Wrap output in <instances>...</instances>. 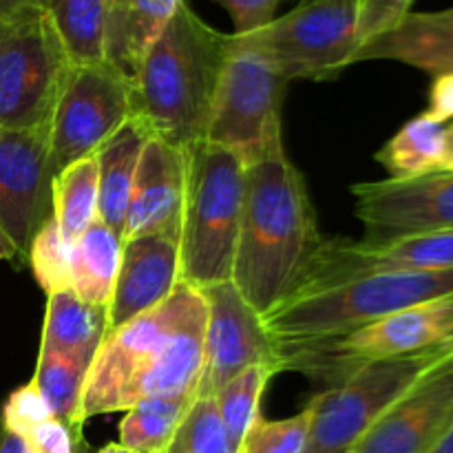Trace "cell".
Listing matches in <instances>:
<instances>
[{"instance_id": "1", "label": "cell", "mask_w": 453, "mask_h": 453, "mask_svg": "<svg viewBox=\"0 0 453 453\" xmlns=\"http://www.w3.org/2000/svg\"><path fill=\"white\" fill-rule=\"evenodd\" d=\"M206 301L180 283L164 303L111 332L82 394L80 418L131 410L144 398L197 396L203 363Z\"/></svg>"}, {"instance_id": "2", "label": "cell", "mask_w": 453, "mask_h": 453, "mask_svg": "<svg viewBox=\"0 0 453 453\" xmlns=\"http://www.w3.org/2000/svg\"><path fill=\"white\" fill-rule=\"evenodd\" d=\"M321 242L308 186L286 150L246 164L233 283L261 317L296 290Z\"/></svg>"}, {"instance_id": "3", "label": "cell", "mask_w": 453, "mask_h": 453, "mask_svg": "<svg viewBox=\"0 0 453 453\" xmlns=\"http://www.w3.org/2000/svg\"><path fill=\"white\" fill-rule=\"evenodd\" d=\"M228 56L230 34L181 0L133 78L131 118L180 149L203 142Z\"/></svg>"}, {"instance_id": "4", "label": "cell", "mask_w": 453, "mask_h": 453, "mask_svg": "<svg viewBox=\"0 0 453 453\" xmlns=\"http://www.w3.org/2000/svg\"><path fill=\"white\" fill-rule=\"evenodd\" d=\"M453 292V270L372 273L288 296L264 317L273 345L345 334Z\"/></svg>"}, {"instance_id": "5", "label": "cell", "mask_w": 453, "mask_h": 453, "mask_svg": "<svg viewBox=\"0 0 453 453\" xmlns=\"http://www.w3.org/2000/svg\"><path fill=\"white\" fill-rule=\"evenodd\" d=\"M246 164L233 150L199 142L186 149L181 283L203 290L233 281Z\"/></svg>"}, {"instance_id": "6", "label": "cell", "mask_w": 453, "mask_h": 453, "mask_svg": "<svg viewBox=\"0 0 453 453\" xmlns=\"http://www.w3.org/2000/svg\"><path fill=\"white\" fill-rule=\"evenodd\" d=\"M447 341H453V292L345 334L277 345L274 354L281 372H299L332 388L363 363L420 352Z\"/></svg>"}, {"instance_id": "7", "label": "cell", "mask_w": 453, "mask_h": 453, "mask_svg": "<svg viewBox=\"0 0 453 453\" xmlns=\"http://www.w3.org/2000/svg\"><path fill=\"white\" fill-rule=\"evenodd\" d=\"M451 349L453 341H447L420 352L374 358L319 392L308 403L312 423L305 453H352L372 425Z\"/></svg>"}, {"instance_id": "8", "label": "cell", "mask_w": 453, "mask_h": 453, "mask_svg": "<svg viewBox=\"0 0 453 453\" xmlns=\"http://www.w3.org/2000/svg\"><path fill=\"white\" fill-rule=\"evenodd\" d=\"M237 47L264 58L288 82L334 80L354 65L358 38V0H303L250 34H230Z\"/></svg>"}, {"instance_id": "9", "label": "cell", "mask_w": 453, "mask_h": 453, "mask_svg": "<svg viewBox=\"0 0 453 453\" xmlns=\"http://www.w3.org/2000/svg\"><path fill=\"white\" fill-rule=\"evenodd\" d=\"M71 62L44 4L7 20L0 34V128H47Z\"/></svg>"}, {"instance_id": "10", "label": "cell", "mask_w": 453, "mask_h": 453, "mask_svg": "<svg viewBox=\"0 0 453 453\" xmlns=\"http://www.w3.org/2000/svg\"><path fill=\"white\" fill-rule=\"evenodd\" d=\"M288 84L264 58L237 47L230 35V56L203 142L233 150L243 164L283 150L281 102Z\"/></svg>"}, {"instance_id": "11", "label": "cell", "mask_w": 453, "mask_h": 453, "mask_svg": "<svg viewBox=\"0 0 453 453\" xmlns=\"http://www.w3.org/2000/svg\"><path fill=\"white\" fill-rule=\"evenodd\" d=\"M133 82L106 62L71 66L49 122L51 177L93 157L131 119Z\"/></svg>"}, {"instance_id": "12", "label": "cell", "mask_w": 453, "mask_h": 453, "mask_svg": "<svg viewBox=\"0 0 453 453\" xmlns=\"http://www.w3.org/2000/svg\"><path fill=\"white\" fill-rule=\"evenodd\" d=\"M199 292L206 301V332L202 376L195 398H212L248 367H279L264 317L243 299L233 281L215 283Z\"/></svg>"}, {"instance_id": "13", "label": "cell", "mask_w": 453, "mask_h": 453, "mask_svg": "<svg viewBox=\"0 0 453 453\" xmlns=\"http://www.w3.org/2000/svg\"><path fill=\"white\" fill-rule=\"evenodd\" d=\"M429 270H453V230L405 234L385 242L323 239L295 292L330 286L372 273Z\"/></svg>"}, {"instance_id": "14", "label": "cell", "mask_w": 453, "mask_h": 453, "mask_svg": "<svg viewBox=\"0 0 453 453\" xmlns=\"http://www.w3.org/2000/svg\"><path fill=\"white\" fill-rule=\"evenodd\" d=\"M365 242L453 230V173L434 171L410 180L361 181L349 188Z\"/></svg>"}, {"instance_id": "15", "label": "cell", "mask_w": 453, "mask_h": 453, "mask_svg": "<svg viewBox=\"0 0 453 453\" xmlns=\"http://www.w3.org/2000/svg\"><path fill=\"white\" fill-rule=\"evenodd\" d=\"M47 128H0V228L27 264L34 234L51 211Z\"/></svg>"}, {"instance_id": "16", "label": "cell", "mask_w": 453, "mask_h": 453, "mask_svg": "<svg viewBox=\"0 0 453 453\" xmlns=\"http://www.w3.org/2000/svg\"><path fill=\"white\" fill-rule=\"evenodd\" d=\"M453 427V349L429 367L352 453H429Z\"/></svg>"}, {"instance_id": "17", "label": "cell", "mask_w": 453, "mask_h": 453, "mask_svg": "<svg viewBox=\"0 0 453 453\" xmlns=\"http://www.w3.org/2000/svg\"><path fill=\"white\" fill-rule=\"evenodd\" d=\"M180 283V237L140 234L124 239L118 279L106 308V336L164 303Z\"/></svg>"}, {"instance_id": "18", "label": "cell", "mask_w": 453, "mask_h": 453, "mask_svg": "<svg viewBox=\"0 0 453 453\" xmlns=\"http://www.w3.org/2000/svg\"><path fill=\"white\" fill-rule=\"evenodd\" d=\"M186 197V149L150 135L142 150L128 199L124 239L181 233Z\"/></svg>"}, {"instance_id": "19", "label": "cell", "mask_w": 453, "mask_h": 453, "mask_svg": "<svg viewBox=\"0 0 453 453\" xmlns=\"http://www.w3.org/2000/svg\"><path fill=\"white\" fill-rule=\"evenodd\" d=\"M394 60L432 75L453 73V7L442 12H410L392 29L358 47L354 65Z\"/></svg>"}, {"instance_id": "20", "label": "cell", "mask_w": 453, "mask_h": 453, "mask_svg": "<svg viewBox=\"0 0 453 453\" xmlns=\"http://www.w3.org/2000/svg\"><path fill=\"white\" fill-rule=\"evenodd\" d=\"M181 0H111L104 62L133 82L149 49L175 16Z\"/></svg>"}, {"instance_id": "21", "label": "cell", "mask_w": 453, "mask_h": 453, "mask_svg": "<svg viewBox=\"0 0 453 453\" xmlns=\"http://www.w3.org/2000/svg\"><path fill=\"white\" fill-rule=\"evenodd\" d=\"M150 133L135 118L127 119L122 128L96 153L97 159V217L118 233L124 242L128 199L135 181L137 164Z\"/></svg>"}, {"instance_id": "22", "label": "cell", "mask_w": 453, "mask_h": 453, "mask_svg": "<svg viewBox=\"0 0 453 453\" xmlns=\"http://www.w3.org/2000/svg\"><path fill=\"white\" fill-rule=\"evenodd\" d=\"M104 339V305L87 303L73 290L49 295L40 349L93 365Z\"/></svg>"}, {"instance_id": "23", "label": "cell", "mask_w": 453, "mask_h": 453, "mask_svg": "<svg viewBox=\"0 0 453 453\" xmlns=\"http://www.w3.org/2000/svg\"><path fill=\"white\" fill-rule=\"evenodd\" d=\"M122 237L100 217L71 246V290L82 301L109 308L122 259Z\"/></svg>"}, {"instance_id": "24", "label": "cell", "mask_w": 453, "mask_h": 453, "mask_svg": "<svg viewBox=\"0 0 453 453\" xmlns=\"http://www.w3.org/2000/svg\"><path fill=\"white\" fill-rule=\"evenodd\" d=\"M111 0H44L71 66L104 62V29Z\"/></svg>"}, {"instance_id": "25", "label": "cell", "mask_w": 453, "mask_h": 453, "mask_svg": "<svg viewBox=\"0 0 453 453\" xmlns=\"http://www.w3.org/2000/svg\"><path fill=\"white\" fill-rule=\"evenodd\" d=\"M445 127L447 124L436 122L427 113L416 115L376 153V162L383 164L394 180H410L441 171Z\"/></svg>"}, {"instance_id": "26", "label": "cell", "mask_w": 453, "mask_h": 453, "mask_svg": "<svg viewBox=\"0 0 453 453\" xmlns=\"http://www.w3.org/2000/svg\"><path fill=\"white\" fill-rule=\"evenodd\" d=\"M193 396H157L135 403L119 423V445L137 453H166Z\"/></svg>"}, {"instance_id": "27", "label": "cell", "mask_w": 453, "mask_h": 453, "mask_svg": "<svg viewBox=\"0 0 453 453\" xmlns=\"http://www.w3.org/2000/svg\"><path fill=\"white\" fill-rule=\"evenodd\" d=\"M51 211L62 237L73 246L75 239L97 217V159L96 155L71 164L53 177Z\"/></svg>"}, {"instance_id": "28", "label": "cell", "mask_w": 453, "mask_h": 453, "mask_svg": "<svg viewBox=\"0 0 453 453\" xmlns=\"http://www.w3.org/2000/svg\"><path fill=\"white\" fill-rule=\"evenodd\" d=\"M88 372H91L88 363L40 349L38 365H35L34 380H31L42 394L53 418L69 425L75 434H82L84 427L82 418H80V407H82Z\"/></svg>"}, {"instance_id": "29", "label": "cell", "mask_w": 453, "mask_h": 453, "mask_svg": "<svg viewBox=\"0 0 453 453\" xmlns=\"http://www.w3.org/2000/svg\"><path fill=\"white\" fill-rule=\"evenodd\" d=\"M279 374L277 365H255L243 370L234 379H230L219 392L215 394L217 414H219L221 425L226 429L230 447L234 453L242 447L243 438L250 432L255 420L259 418V403L264 396L265 388Z\"/></svg>"}, {"instance_id": "30", "label": "cell", "mask_w": 453, "mask_h": 453, "mask_svg": "<svg viewBox=\"0 0 453 453\" xmlns=\"http://www.w3.org/2000/svg\"><path fill=\"white\" fill-rule=\"evenodd\" d=\"M27 264L47 296L71 290V243L62 237L53 215H49L34 234Z\"/></svg>"}, {"instance_id": "31", "label": "cell", "mask_w": 453, "mask_h": 453, "mask_svg": "<svg viewBox=\"0 0 453 453\" xmlns=\"http://www.w3.org/2000/svg\"><path fill=\"white\" fill-rule=\"evenodd\" d=\"M166 453H234L215 398H195Z\"/></svg>"}, {"instance_id": "32", "label": "cell", "mask_w": 453, "mask_h": 453, "mask_svg": "<svg viewBox=\"0 0 453 453\" xmlns=\"http://www.w3.org/2000/svg\"><path fill=\"white\" fill-rule=\"evenodd\" d=\"M312 423V410L305 407L283 420L257 418L237 453H305Z\"/></svg>"}, {"instance_id": "33", "label": "cell", "mask_w": 453, "mask_h": 453, "mask_svg": "<svg viewBox=\"0 0 453 453\" xmlns=\"http://www.w3.org/2000/svg\"><path fill=\"white\" fill-rule=\"evenodd\" d=\"M51 418L53 414L47 403H44L42 394L38 392L34 383H27L18 388L16 392L9 394L7 403L3 407V416H0V425L27 438L34 429L49 423Z\"/></svg>"}, {"instance_id": "34", "label": "cell", "mask_w": 453, "mask_h": 453, "mask_svg": "<svg viewBox=\"0 0 453 453\" xmlns=\"http://www.w3.org/2000/svg\"><path fill=\"white\" fill-rule=\"evenodd\" d=\"M416 0H358V38L361 44L392 29L411 12Z\"/></svg>"}, {"instance_id": "35", "label": "cell", "mask_w": 453, "mask_h": 453, "mask_svg": "<svg viewBox=\"0 0 453 453\" xmlns=\"http://www.w3.org/2000/svg\"><path fill=\"white\" fill-rule=\"evenodd\" d=\"M233 18L234 34L243 35L261 29L277 16V7L281 0H215Z\"/></svg>"}, {"instance_id": "36", "label": "cell", "mask_w": 453, "mask_h": 453, "mask_svg": "<svg viewBox=\"0 0 453 453\" xmlns=\"http://www.w3.org/2000/svg\"><path fill=\"white\" fill-rule=\"evenodd\" d=\"M84 434H75L69 425L51 418L27 436L31 453H75V445Z\"/></svg>"}, {"instance_id": "37", "label": "cell", "mask_w": 453, "mask_h": 453, "mask_svg": "<svg viewBox=\"0 0 453 453\" xmlns=\"http://www.w3.org/2000/svg\"><path fill=\"white\" fill-rule=\"evenodd\" d=\"M425 113L441 124L453 122V73L434 75L429 109Z\"/></svg>"}, {"instance_id": "38", "label": "cell", "mask_w": 453, "mask_h": 453, "mask_svg": "<svg viewBox=\"0 0 453 453\" xmlns=\"http://www.w3.org/2000/svg\"><path fill=\"white\" fill-rule=\"evenodd\" d=\"M44 4V0H0V22L13 20L16 16Z\"/></svg>"}, {"instance_id": "39", "label": "cell", "mask_w": 453, "mask_h": 453, "mask_svg": "<svg viewBox=\"0 0 453 453\" xmlns=\"http://www.w3.org/2000/svg\"><path fill=\"white\" fill-rule=\"evenodd\" d=\"M0 453H31L27 438L0 425Z\"/></svg>"}, {"instance_id": "40", "label": "cell", "mask_w": 453, "mask_h": 453, "mask_svg": "<svg viewBox=\"0 0 453 453\" xmlns=\"http://www.w3.org/2000/svg\"><path fill=\"white\" fill-rule=\"evenodd\" d=\"M441 171L453 173V122L445 127V153H442Z\"/></svg>"}, {"instance_id": "41", "label": "cell", "mask_w": 453, "mask_h": 453, "mask_svg": "<svg viewBox=\"0 0 453 453\" xmlns=\"http://www.w3.org/2000/svg\"><path fill=\"white\" fill-rule=\"evenodd\" d=\"M0 261H13V264H20L16 246H13L12 239L4 234L3 228H0Z\"/></svg>"}, {"instance_id": "42", "label": "cell", "mask_w": 453, "mask_h": 453, "mask_svg": "<svg viewBox=\"0 0 453 453\" xmlns=\"http://www.w3.org/2000/svg\"><path fill=\"white\" fill-rule=\"evenodd\" d=\"M429 453H453V427L436 442V447Z\"/></svg>"}, {"instance_id": "43", "label": "cell", "mask_w": 453, "mask_h": 453, "mask_svg": "<svg viewBox=\"0 0 453 453\" xmlns=\"http://www.w3.org/2000/svg\"><path fill=\"white\" fill-rule=\"evenodd\" d=\"M97 453H137V451H133V449H127V447L124 445H119V442H109V445H104L102 447L100 451Z\"/></svg>"}, {"instance_id": "44", "label": "cell", "mask_w": 453, "mask_h": 453, "mask_svg": "<svg viewBox=\"0 0 453 453\" xmlns=\"http://www.w3.org/2000/svg\"><path fill=\"white\" fill-rule=\"evenodd\" d=\"M75 453H91V451H88V445H87V441H84V438L78 442V445H75Z\"/></svg>"}, {"instance_id": "45", "label": "cell", "mask_w": 453, "mask_h": 453, "mask_svg": "<svg viewBox=\"0 0 453 453\" xmlns=\"http://www.w3.org/2000/svg\"><path fill=\"white\" fill-rule=\"evenodd\" d=\"M3 27H4V22H0V34H3Z\"/></svg>"}]
</instances>
